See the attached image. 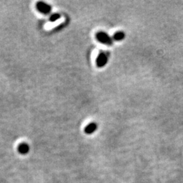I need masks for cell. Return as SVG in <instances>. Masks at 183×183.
I'll return each mask as SVG.
<instances>
[{
	"mask_svg": "<svg viewBox=\"0 0 183 183\" xmlns=\"http://www.w3.org/2000/svg\"><path fill=\"white\" fill-rule=\"evenodd\" d=\"M17 150H18V152L20 154H21V155H27L29 152L30 147L28 144L26 143V142H22V143L18 145Z\"/></svg>",
	"mask_w": 183,
	"mask_h": 183,
	"instance_id": "cell-5",
	"label": "cell"
},
{
	"mask_svg": "<svg viewBox=\"0 0 183 183\" xmlns=\"http://www.w3.org/2000/svg\"><path fill=\"white\" fill-rule=\"evenodd\" d=\"M110 52L107 51H101L98 54L96 60V65L98 68H102L107 64L109 59Z\"/></svg>",
	"mask_w": 183,
	"mask_h": 183,
	"instance_id": "cell-2",
	"label": "cell"
},
{
	"mask_svg": "<svg viewBox=\"0 0 183 183\" xmlns=\"http://www.w3.org/2000/svg\"><path fill=\"white\" fill-rule=\"evenodd\" d=\"M60 18H61V15H60V14L58 13H55V14H52V15L50 16L49 21L50 22H53L56 21L57 20H58Z\"/></svg>",
	"mask_w": 183,
	"mask_h": 183,
	"instance_id": "cell-7",
	"label": "cell"
},
{
	"mask_svg": "<svg viewBox=\"0 0 183 183\" xmlns=\"http://www.w3.org/2000/svg\"><path fill=\"white\" fill-rule=\"evenodd\" d=\"M95 38L97 41L101 43L102 44L111 46V45H112L113 44V40L112 38L108 35L105 31H98V32L96 33Z\"/></svg>",
	"mask_w": 183,
	"mask_h": 183,
	"instance_id": "cell-1",
	"label": "cell"
},
{
	"mask_svg": "<svg viewBox=\"0 0 183 183\" xmlns=\"http://www.w3.org/2000/svg\"><path fill=\"white\" fill-rule=\"evenodd\" d=\"M35 7L37 10L43 14H49L52 11L51 5L44 2H37Z\"/></svg>",
	"mask_w": 183,
	"mask_h": 183,
	"instance_id": "cell-3",
	"label": "cell"
},
{
	"mask_svg": "<svg viewBox=\"0 0 183 183\" xmlns=\"http://www.w3.org/2000/svg\"><path fill=\"white\" fill-rule=\"evenodd\" d=\"M125 38V34L124 31H119L114 33L112 39L113 40H115L116 42H120V41H122V40H124Z\"/></svg>",
	"mask_w": 183,
	"mask_h": 183,
	"instance_id": "cell-6",
	"label": "cell"
},
{
	"mask_svg": "<svg viewBox=\"0 0 183 183\" xmlns=\"http://www.w3.org/2000/svg\"><path fill=\"white\" fill-rule=\"evenodd\" d=\"M97 128H98V125L95 122H91L88 124L84 128V132L86 134H92L95 132Z\"/></svg>",
	"mask_w": 183,
	"mask_h": 183,
	"instance_id": "cell-4",
	"label": "cell"
}]
</instances>
